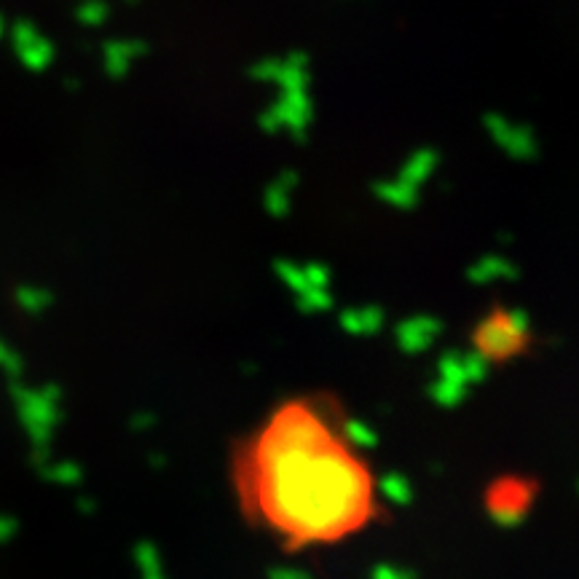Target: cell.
<instances>
[{
	"label": "cell",
	"instance_id": "277c9868",
	"mask_svg": "<svg viewBox=\"0 0 579 579\" xmlns=\"http://www.w3.org/2000/svg\"><path fill=\"white\" fill-rule=\"evenodd\" d=\"M11 41H14V49H17L19 59H22L30 70H43L51 62V54H54L51 43L46 41L30 22H17L14 30H11Z\"/></svg>",
	"mask_w": 579,
	"mask_h": 579
},
{
	"label": "cell",
	"instance_id": "5b68a950",
	"mask_svg": "<svg viewBox=\"0 0 579 579\" xmlns=\"http://www.w3.org/2000/svg\"><path fill=\"white\" fill-rule=\"evenodd\" d=\"M0 35H3V17H0Z\"/></svg>",
	"mask_w": 579,
	"mask_h": 579
},
{
	"label": "cell",
	"instance_id": "7a4b0ae2",
	"mask_svg": "<svg viewBox=\"0 0 579 579\" xmlns=\"http://www.w3.org/2000/svg\"><path fill=\"white\" fill-rule=\"evenodd\" d=\"M472 346L483 360L504 365V362L518 360L529 352L531 330L518 314L507 309H494L472 330Z\"/></svg>",
	"mask_w": 579,
	"mask_h": 579
},
{
	"label": "cell",
	"instance_id": "6da1fadb",
	"mask_svg": "<svg viewBox=\"0 0 579 579\" xmlns=\"http://www.w3.org/2000/svg\"><path fill=\"white\" fill-rule=\"evenodd\" d=\"M244 518L290 550L346 542L378 518V488L344 413L325 397L277 405L234 454Z\"/></svg>",
	"mask_w": 579,
	"mask_h": 579
},
{
	"label": "cell",
	"instance_id": "3957f363",
	"mask_svg": "<svg viewBox=\"0 0 579 579\" xmlns=\"http://www.w3.org/2000/svg\"><path fill=\"white\" fill-rule=\"evenodd\" d=\"M534 504V483L521 475H507L486 491V510L494 521H518Z\"/></svg>",
	"mask_w": 579,
	"mask_h": 579
}]
</instances>
